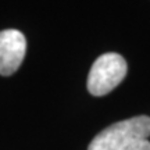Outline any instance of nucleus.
<instances>
[{"label":"nucleus","mask_w":150,"mask_h":150,"mask_svg":"<svg viewBox=\"0 0 150 150\" xmlns=\"http://www.w3.org/2000/svg\"><path fill=\"white\" fill-rule=\"evenodd\" d=\"M150 117H136L111 124L93 138L88 150H150Z\"/></svg>","instance_id":"nucleus-1"},{"label":"nucleus","mask_w":150,"mask_h":150,"mask_svg":"<svg viewBox=\"0 0 150 150\" xmlns=\"http://www.w3.org/2000/svg\"><path fill=\"white\" fill-rule=\"evenodd\" d=\"M128 72V64L121 54L104 53L92 64L88 75V91L93 96H104L117 88Z\"/></svg>","instance_id":"nucleus-2"},{"label":"nucleus","mask_w":150,"mask_h":150,"mask_svg":"<svg viewBox=\"0 0 150 150\" xmlns=\"http://www.w3.org/2000/svg\"><path fill=\"white\" fill-rule=\"evenodd\" d=\"M27 39L17 29L0 31V75L10 76L24 61Z\"/></svg>","instance_id":"nucleus-3"}]
</instances>
